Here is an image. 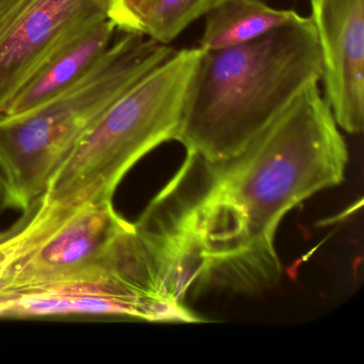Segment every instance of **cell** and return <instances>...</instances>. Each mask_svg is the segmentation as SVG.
<instances>
[{"mask_svg": "<svg viewBox=\"0 0 364 364\" xmlns=\"http://www.w3.org/2000/svg\"><path fill=\"white\" fill-rule=\"evenodd\" d=\"M321 77L316 31L300 14L248 43L201 50L174 140L212 165L231 161Z\"/></svg>", "mask_w": 364, "mask_h": 364, "instance_id": "6da1fadb", "label": "cell"}, {"mask_svg": "<svg viewBox=\"0 0 364 364\" xmlns=\"http://www.w3.org/2000/svg\"><path fill=\"white\" fill-rule=\"evenodd\" d=\"M306 87L237 156L210 164L213 180L244 208L257 252L277 259L279 223L291 208L341 184L348 151L319 92Z\"/></svg>", "mask_w": 364, "mask_h": 364, "instance_id": "7a4b0ae2", "label": "cell"}, {"mask_svg": "<svg viewBox=\"0 0 364 364\" xmlns=\"http://www.w3.org/2000/svg\"><path fill=\"white\" fill-rule=\"evenodd\" d=\"M75 85L37 109L0 119V172L7 208L24 212L102 114L176 50L125 33Z\"/></svg>", "mask_w": 364, "mask_h": 364, "instance_id": "3957f363", "label": "cell"}, {"mask_svg": "<svg viewBox=\"0 0 364 364\" xmlns=\"http://www.w3.org/2000/svg\"><path fill=\"white\" fill-rule=\"evenodd\" d=\"M199 48L174 52L119 97L50 178L41 199L77 206L112 200L144 155L174 140Z\"/></svg>", "mask_w": 364, "mask_h": 364, "instance_id": "277c9868", "label": "cell"}, {"mask_svg": "<svg viewBox=\"0 0 364 364\" xmlns=\"http://www.w3.org/2000/svg\"><path fill=\"white\" fill-rule=\"evenodd\" d=\"M16 261L0 278V296L71 280L101 269L117 240L133 228L112 200L77 206L36 200L22 218Z\"/></svg>", "mask_w": 364, "mask_h": 364, "instance_id": "5b68a950", "label": "cell"}, {"mask_svg": "<svg viewBox=\"0 0 364 364\" xmlns=\"http://www.w3.org/2000/svg\"><path fill=\"white\" fill-rule=\"evenodd\" d=\"M112 1L0 0V116L53 54L110 18Z\"/></svg>", "mask_w": 364, "mask_h": 364, "instance_id": "8992f818", "label": "cell"}, {"mask_svg": "<svg viewBox=\"0 0 364 364\" xmlns=\"http://www.w3.org/2000/svg\"><path fill=\"white\" fill-rule=\"evenodd\" d=\"M103 315L149 321H182L181 304L150 297L107 265L71 280L0 296V317Z\"/></svg>", "mask_w": 364, "mask_h": 364, "instance_id": "52a82bcc", "label": "cell"}, {"mask_svg": "<svg viewBox=\"0 0 364 364\" xmlns=\"http://www.w3.org/2000/svg\"><path fill=\"white\" fill-rule=\"evenodd\" d=\"M325 100L347 133L364 127V0H310Z\"/></svg>", "mask_w": 364, "mask_h": 364, "instance_id": "ba28073f", "label": "cell"}, {"mask_svg": "<svg viewBox=\"0 0 364 364\" xmlns=\"http://www.w3.org/2000/svg\"><path fill=\"white\" fill-rule=\"evenodd\" d=\"M117 31L114 23L108 18L68 42L21 87L0 119L28 114L75 85L107 52Z\"/></svg>", "mask_w": 364, "mask_h": 364, "instance_id": "9c48e42d", "label": "cell"}, {"mask_svg": "<svg viewBox=\"0 0 364 364\" xmlns=\"http://www.w3.org/2000/svg\"><path fill=\"white\" fill-rule=\"evenodd\" d=\"M293 10L274 9L262 0H221L205 16L201 50H223L248 43L295 20Z\"/></svg>", "mask_w": 364, "mask_h": 364, "instance_id": "30bf717a", "label": "cell"}, {"mask_svg": "<svg viewBox=\"0 0 364 364\" xmlns=\"http://www.w3.org/2000/svg\"><path fill=\"white\" fill-rule=\"evenodd\" d=\"M221 0H149L140 18L139 33L168 44L189 25L205 16Z\"/></svg>", "mask_w": 364, "mask_h": 364, "instance_id": "8fae6325", "label": "cell"}, {"mask_svg": "<svg viewBox=\"0 0 364 364\" xmlns=\"http://www.w3.org/2000/svg\"><path fill=\"white\" fill-rule=\"evenodd\" d=\"M149 0H114L110 20L118 31L139 33L140 18Z\"/></svg>", "mask_w": 364, "mask_h": 364, "instance_id": "7c38bea8", "label": "cell"}, {"mask_svg": "<svg viewBox=\"0 0 364 364\" xmlns=\"http://www.w3.org/2000/svg\"><path fill=\"white\" fill-rule=\"evenodd\" d=\"M7 208L5 199V184H4L3 176L0 172V210Z\"/></svg>", "mask_w": 364, "mask_h": 364, "instance_id": "4fadbf2b", "label": "cell"}]
</instances>
